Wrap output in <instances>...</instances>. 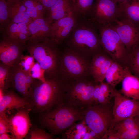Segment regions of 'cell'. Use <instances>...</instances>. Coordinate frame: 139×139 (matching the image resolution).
I'll list each match as a JSON object with an SVG mask.
<instances>
[{
  "mask_svg": "<svg viewBox=\"0 0 139 139\" xmlns=\"http://www.w3.org/2000/svg\"><path fill=\"white\" fill-rule=\"evenodd\" d=\"M28 25L23 23H10L6 29L7 36L24 45L29 39Z\"/></svg>",
  "mask_w": 139,
  "mask_h": 139,
  "instance_id": "cell-23",
  "label": "cell"
},
{
  "mask_svg": "<svg viewBox=\"0 0 139 139\" xmlns=\"http://www.w3.org/2000/svg\"><path fill=\"white\" fill-rule=\"evenodd\" d=\"M13 139L12 136L10 135L8 133H4L0 134V139Z\"/></svg>",
  "mask_w": 139,
  "mask_h": 139,
  "instance_id": "cell-38",
  "label": "cell"
},
{
  "mask_svg": "<svg viewBox=\"0 0 139 139\" xmlns=\"http://www.w3.org/2000/svg\"><path fill=\"white\" fill-rule=\"evenodd\" d=\"M28 73L34 79L38 80L43 82H46L45 71L37 62H35Z\"/></svg>",
  "mask_w": 139,
  "mask_h": 139,
  "instance_id": "cell-32",
  "label": "cell"
},
{
  "mask_svg": "<svg viewBox=\"0 0 139 139\" xmlns=\"http://www.w3.org/2000/svg\"><path fill=\"white\" fill-rule=\"evenodd\" d=\"M94 0H77L74 6L76 14L86 15L90 13Z\"/></svg>",
  "mask_w": 139,
  "mask_h": 139,
  "instance_id": "cell-31",
  "label": "cell"
},
{
  "mask_svg": "<svg viewBox=\"0 0 139 139\" xmlns=\"http://www.w3.org/2000/svg\"><path fill=\"white\" fill-rule=\"evenodd\" d=\"M72 43L75 47L94 55L102 50L100 36L91 25L81 26L74 31Z\"/></svg>",
  "mask_w": 139,
  "mask_h": 139,
  "instance_id": "cell-7",
  "label": "cell"
},
{
  "mask_svg": "<svg viewBox=\"0 0 139 139\" xmlns=\"http://www.w3.org/2000/svg\"><path fill=\"white\" fill-rule=\"evenodd\" d=\"M48 42H29L25 47L30 55L45 70V77L51 78L56 74L57 59L55 50Z\"/></svg>",
  "mask_w": 139,
  "mask_h": 139,
  "instance_id": "cell-5",
  "label": "cell"
},
{
  "mask_svg": "<svg viewBox=\"0 0 139 139\" xmlns=\"http://www.w3.org/2000/svg\"><path fill=\"white\" fill-rule=\"evenodd\" d=\"M24 45L8 36L4 37L0 42V60L11 67L17 65L23 55Z\"/></svg>",
  "mask_w": 139,
  "mask_h": 139,
  "instance_id": "cell-11",
  "label": "cell"
},
{
  "mask_svg": "<svg viewBox=\"0 0 139 139\" xmlns=\"http://www.w3.org/2000/svg\"><path fill=\"white\" fill-rule=\"evenodd\" d=\"M126 67V74L121 82L120 92L127 97L139 101V78Z\"/></svg>",
  "mask_w": 139,
  "mask_h": 139,
  "instance_id": "cell-20",
  "label": "cell"
},
{
  "mask_svg": "<svg viewBox=\"0 0 139 139\" xmlns=\"http://www.w3.org/2000/svg\"><path fill=\"white\" fill-rule=\"evenodd\" d=\"M89 14L91 21L98 24H111L121 17L120 6L114 0H95Z\"/></svg>",
  "mask_w": 139,
  "mask_h": 139,
  "instance_id": "cell-8",
  "label": "cell"
},
{
  "mask_svg": "<svg viewBox=\"0 0 139 139\" xmlns=\"http://www.w3.org/2000/svg\"><path fill=\"white\" fill-rule=\"evenodd\" d=\"M27 12L33 20L45 17L46 11L38 0H21Z\"/></svg>",
  "mask_w": 139,
  "mask_h": 139,
  "instance_id": "cell-26",
  "label": "cell"
},
{
  "mask_svg": "<svg viewBox=\"0 0 139 139\" xmlns=\"http://www.w3.org/2000/svg\"><path fill=\"white\" fill-rule=\"evenodd\" d=\"M64 137L68 139H99L97 134L82 120L75 123L65 131Z\"/></svg>",
  "mask_w": 139,
  "mask_h": 139,
  "instance_id": "cell-19",
  "label": "cell"
},
{
  "mask_svg": "<svg viewBox=\"0 0 139 139\" xmlns=\"http://www.w3.org/2000/svg\"><path fill=\"white\" fill-rule=\"evenodd\" d=\"M77 0H72V1L74 4V6L76 3V1H77Z\"/></svg>",
  "mask_w": 139,
  "mask_h": 139,
  "instance_id": "cell-41",
  "label": "cell"
},
{
  "mask_svg": "<svg viewBox=\"0 0 139 139\" xmlns=\"http://www.w3.org/2000/svg\"><path fill=\"white\" fill-rule=\"evenodd\" d=\"M97 83L94 81L77 82L68 88L65 94V102L85 109L92 104L95 88Z\"/></svg>",
  "mask_w": 139,
  "mask_h": 139,
  "instance_id": "cell-6",
  "label": "cell"
},
{
  "mask_svg": "<svg viewBox=\"0 0 139 139\" xmlns=\"http://www.w3.org/2000/svg\"><path fill=\"white\" fill-rule=\"evenodd\" d=\"M8 1L10 3V23H23L28 25L32 21L21 0Z\"/></svg>",
  "mask_w": 139,
  "mask_h": 139,
  "instance_id": "cell-21",
  "label": "cell"
},
{
  "mask_svg": "<svg viewBox=\"0 0 139 139\" xmlns=\"http://www.w3.org/2000/svg\"><path fill=\"white\" fill-rule=\"evenodd\" d=\"M62 65L65 73L71 77H80L87 72L90 73V64L73 52H68L65 54Z\"/></svg>",
  "mask_w": 139,
  "mask_h": 139,
  "instance_id": "cell-13",
  "label": "cell"
},
{
  "mask_svg": "<svg viewBox=\"0 0 139 139\" xmlns=\"http://www.w3.org/2000/svg\"><path fill=\"white\" fill-rule=\"evenodd\" d=\"M25 99L20 97L13 91L4 93L0 101V114L6 113L12 109L18 110L25 107H31L29 102Z\"/></svg>",
  "mask_w": 139,
  "mask_h": 139,
  "instance_id": "cell-18",
  "label": "cell"
},
{
  "mask_svg": "<svg viewBox=\"0 0 139 139\" xmlns=\"http://www.w3.org/2000/svg\"><path fill=\"white\" fill-rule=\"evenodd\" d=\"M123 66L139 78V45L129 53Z\"/></svg>",
  "mask_w": 139,
  "mask_h": 139,
  "instance_id": "cell-27",
  "label": "cell"
},
{
  "mask_svg": "<svg viewBox=\"0 0 139 139\" xmlns=\"http://www.w3.org/2000/svg\"><path fill=\"white\" fill-rule=\"evenodd\" d=\"M119 6L121 17L139 25V0H127Z\"/></svg>",
  "mask_w": 139,
  "mask_h": 139,
  "instance_id": "cell-25",
  "label": "cell"
},
{
  "mask_svg": "<svg viewBox=\"0 0 139 139\" xmlns=\"http://www.w3.org/2000/svg\"><path fill=\"white\" fill-rule=\"evenodd\" d=\"M110 25L118 34L129 53L139 45V25L121 17Z\"/></svg>",
  "mask_w": 139,
  "mask_h": 139,
  "instance_id": "cell-10",
  "label": "cell"
},
{
  "mask_svg": "<svg viewBox=\"0 0 139 139\" xmlns=\"http://www.w3.org/2000/svg\"><path fill=\"white\" fill-rule=\"evenodd\" d=\"M74 12V5L72 0H57L46 11L45 17L49 22L52 24Z\"/></svg>",
  "mask_w": 139,
  "mask_h": 139,
  "instance_id": "cell-16",
  "label": "cell"
},
{
  "mask_svg": "<svg viewBox=\"0 0 139 139\" xmlns=\"http://www.w3.org/2000/svg\"><path fill=\"white\" fill-rule=\"evenodd\" d=\"M134 117L136 118L139 123V114Z\"/></svg>",
  "mask_w": 139,
  "mask_h": 139,
  "instance_id": "cell-40",
  "label": "cell"
},
{
  "mask_svg": "<svg viewBox=\"0 0 139 139\" xmlns=\"http://www.w3.org/2000/svg\"><path fill=\"white\" fill-rule=\"evenodd\" d=\"M30 139H52L51 135L44 130L35 128L30 131Z\"/></svg>",
  "mask_w": 139,
  "mask_h": 139,
  "instance_id": "cell-35",
  "label": "cell"
},
{
  "mask_svg": "<svg viewBox=\"0 0 139 139\" xmlns=\"http://www.w3.org/2000/svg\"><path fill=\"white\" fill-rule=\"evenodd\" d=\"M115 0L116 2L119 5H120L121 4L123 3H124L127 0Z\"/></svg>",
  "mask_w": 139,
  "mask_h": 139,
  "instance_id": "cell-39",
  "label": "cell"
},
{
  "mask_svg": "<svg viewBox=\"0 0 139 139\" xmlns=\"http://www.w3.org/2000/svg\"><path fill=\"white\" fill-rule=\"evenodd\" d=\"M114 98L112 121L109 128L118 122L134 117L139 114V101L127 97L119 92Z\"/></svg>",
  "mask_w": 139,
  "mask_h": 139,
  "instance_id": "cell-9",
  "label": "cell"
},
{
  "mask_svg": "<svg viewBox=\"0 0 139 139\" xmlns=\"http://www.w3.org/2000/svg\"><path fill=\"white\" fill-rule=\"evenodd\" d=\"M29 107L20 109L15 114L7 117L13 139H23L27 134L31 126Z\"/></svg>",
  "mask_w": 139,
  "mask_h": 139,
  "instance_id": "cell-12",
  "label": "cell"
},
{
  "mask_svg": "<svg viewBox=\"0 0 139 139\" xmlns=\"http://www.w3.org/2000/svg\"><path fill=\"white\" fill-rule=\"evenodd\" d=\"M35 59L31 55L22 56L18 65L24 72L28 73L34 64Z\"/></svg>",
  "mask_w": 139,
  "mask_h": 139,
  "instance_id": "cell-33",
  "label": "cell"
},
{
  "mask_svg": "<svg viewBox=\"0 0 139 139\" xmlns=\"http://www.w3.org/2000/svg\"><path fill=\"white\" fill-rule=\"evenodd\" d=\"M11 67L1 62L0 64V88L4 91L9 87Z\"/></svg>",
  "mask_w": 139,
  "mask_h": 139,
  "instance_id": "cell-30",
  "label": "cell"
},
{
  "mask_svg": "<svg viewBox=\"0 0 139 139\" xmlns=\"http://www.w3.org/2000/svg\"><path fill=\"white\" fill-rule=\"evenodd\" d=\"M139 126V123L135 117L120 121L117 123L112 128L117 132H120L133 129Z\"/></svg>",
  "mask_w": 139,
  "mask_h": 139,
  "instance_id": "cell-29",
  "label": "cell"
},
{
  "mask_svg": "<svg viewBox=\"0 0 139 139\" xmlns=\"http://www.w3.org/2000/svg\"><path fill=\"white\" fill-rule=\"evenodd\" d=\"M76 13L73 12L51 24V40L56 44L60 43L74 28L76 22Z\"/></svg>",
  "mask_w": 139,
  "mask_h": 139,
  "instance_id": "cell-14",
  "label": "cell"
},
{
  "mask_svg": "<svg viewBox=\"0 0 139 139\" xmlns=\"http://www.w3.org/2000/svg\"><path fill=\"white\" fill-rule=\"evenodd\" d=\"M116 132L119 139H139V126L121 132Z\"/></svg>",
  "mask_w": 139,
  "mask_h": 139,
  "instance_id": "cell-34",
  "label": "cell"
},
{
  "mask_svg": "<svg viewBox=\"0 0 139 139\" xmlns=\"http://www.w3.org/2000/svg\"><path fill=\"white\" fill-rule=\"evenodd\" d=\"M0 23L5 29L11 23L10 3L7 0H0Z\"/></svg>",
  "mask_w": 139,
  "mask_h": 139,
  "instance_id": "cell-28",
  "label": "cell"
},
{
  "mask_svg": "<svg viewBox=\"0 0 139 139\" xmlns=\"http://www.w3.org/2000/svg\"><path fill=\"white\" fill-rule=\"evenodd\" d=\"M45 82L34 79L28 98L30 106L40 112H46L65 102V94L62 84L54 78Z\"/></svg>",
  "mask_w": 139,
  "mask_h": 139,
  "instance_id": "cell-1",
  "label": "cell"
},
{
  "mask_svg": "<svg viewBox=\"0 0 139 139\" xmlns=\"http://www.w3.org/2000/svg\"><path fill=\"white\" fill-rule=\"evenodd\" d=\"M8 1H12L14 0H7Z\"/></svg>",
  "mask_w": 139,
  "mask_h": 139,
  "instance_id": "cell-42",
  "label": "cell"
},
{
  "mask_svg": "<svg viewBox=\"0 0 139 139\" xmlns=\"http://www.w3.org/2000/svg\"><path fill=\"white\" fill-rule=\"evenodd\" d=\"M112 118L110 102L89 106L84 110L82 120L99 139H102L111 125Z\"/></svg>",
  "mask_w": 139,
  "mask_h": 139,
  "instance_id": "cell-3",
  "label": "cell"
},
{
  "mask_svg": "<svg viewBox=\"0 0 139 139\" xmlns=\"http://www.w3.org/2000/svg\"><path fill=\"white\" fill-rule=\"evenodd\" d=\"M29 33V42L36 43L48 41L51 38V24L45 17L33 20L28 25Z\"/></svg>",
  "mask_w": 139,
  "mask_h": 139,
  "instance_id": "cell-15",
  "label": "cell"
},
{
  "mask_svg": "<svg viewBox=\"0 0 139 139\" xmlns=\"http://www.w3.org/2000/svg\"><path fill=\"white\" fill-rule=\"evenodd\" d=\"M11 86L24 98H28L31 86L26 77V73L17 65L11 67L9 86Z\"/></svg>",
  "mask_w": 139,
  "mask_h": 139,
  "instance_id": "cell-17",
  "label": "cell"
},
{
  "mask_svg": "<svg viewBox=\"0 0 139 139\" xmlns=\"http://www.w3.org/2000/svg\"><path fill=\"white\" fill-rule=\"evenodd\" d=\"M46 11L52 7L57 0H38Z\"/></svg>",
  "mask_w": 139,
  "mask_h": 139,
  "instance_id": "cell-37",
  "label": "cell"
},
{
  "mask_svg": "<svg viewBox=\"0 0 139 139\" xmlns=\"http://www.w3.org/2000/svg\"><path fill=\"white\" fill-rule=\"evenodd\" d=\"M109 56L103 49L93 56L90 64L89 71L94 81L99 75L106 73L108 67L107 59Z\"/></svg>",
  "mask_w": 139,
  "mask_h": 139,
  "instance_id": "cell-22",
  "label": "cell"
},
{
  "mask_svg": "<svg viewBox=\"0 0 139 139\" xmlns=\"http://www.w3.org/2000/svg\"><path fill=\"white\" fill-rule=\"evenodd\" d=\"M11 133V128L6 113L0 114V134Z\"/></svg>",
  "mask_w": 139,
  "mask_h": 139,
  "instance_id": "cell-36",
  "label": "cell"
},
{
  "mask_svg": "<svg viewBox=\"0 0 139 139\" xmlns=\"http://www.w3.org/2000/svg\"><path fill=\"white\" fill-rule=\"evenodd\" d=\"M84 110L64 102L45 112L41 121L52 134L57 135L82 120Z\"/></svg>",
  "mask_w": 139,
  "mask_h": 139,
  "instance_id": "cell-2",
  "label": "cell"
},
{
  "mask_svg": "<svg viewBox=\"0 0 139 139\" xmlns=\"http://www.w3.org/2000/svg\"><path fill=\"white\" fill-rule=\"evenodd\" d=\"M103 50L112 60L123 65L129 53L119 35L110 24H98Z\"/></svg>",
  "mask_w": 139,
  "mask_h": 139,
  "instance_id": "cell-4",
  "label": "cell"
},
{
  "mask_svg": "<svg viewBox=\"0 0 139 139\" xmlns=\"http://www.w3.org/2000/svg\"><path fill=\"white\" fill-rule=\"evenodd\" d=\"M126 73L125 67L113 61L107 72L105 79L106 82L115 88L121 82Z\"/></svg>",
  "mask_w": 139,
  "mask_h": 139,
  "instance_id": "cell-24",
  "label": "cell"
}]
</instances>
